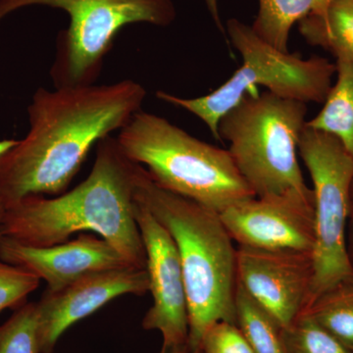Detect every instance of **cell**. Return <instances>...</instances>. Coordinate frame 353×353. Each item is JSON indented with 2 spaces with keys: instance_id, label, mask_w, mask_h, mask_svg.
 I'll return each mask as SVG.
<instances>
[{
  "instance_id": "cell-13",
  "label": "cell",
  "mask_w": 353,
  "mask_h": 353,
  "mask_svg": "<svg viewBox=\"0 0 353 353\" xmlns=\"http://www.w3.org/2000/svg\"><path fill=\"white\" fill-rule=\"evenodd\" d=\"M0 259L34 274L50 290L61 289L94 272L132 267L108 241L94 234H81L74 240L50 246L26 245L4 236Z\"/></svg>"
},
{
  "instance_id": "cell-9",
  "label": "cell",
  "mask_w": 353,
  "mask_h": 353,
  "mask_svg": "<svg viewBox=\"0 0 353 353\" xmlns=\"http://www.w3.org/2000/svg\"><path fill=\"white\" fill-rule=\"evenodd\" d=\"M134 218L145 246V270L153 301L143 318V328L161 334L163 350H188L189 310L182 263L175 241L137 199Z\"/></svg>"
},
{
  "instance_id": "cell-18",
  "label": "cell",
  "mask_w": 353,
  "mask_h": 353,
  "mask_svg": "<svg viewBox=\"0 0 353 353\" xmlns=\"http://www.w3.org/2000/svg\"><path fill=\"white\" fill-rule=\"evenodd\" d=\"M236 323L254 353H285L280 325L239 284Z\"/></svg>"
},
{
  "instance_id": "cell-22",
  "label": "cell",
  "mask_w": 353,
  "mask_h": 353,
  "mask_svg": "<svg viewBox=\"0 0 353 353\" xmlns=\"http://www.w3.org/2000/svg\"><path fill=\"white\" fill-rule=\"evenodd\" d=\"M202 353H254L236 323L216 322L202 336L199 350Z\"/></svg>"
},
{
  "instance_id": "cell-27",
  "label": "cell",
  "mask_w": 353,
  "mask_h": 353,
  "mask_svg": "<svg viewBox=\"0 0 353 353\" xmlns=\"http://www.w3.org/2000/svg\"><path fill=\"white\" fill-rule=\"evenodd\" d=\"M159 353H188L187 350H163L161 348Z\"/></svg>"
},
{
  "instance_id": "cell-26",
  "label": "cell",
  "mask_w": 353,
  "mask_h": 353,
  "mask_svg": "<svg viewBox=\"0 0 353 353\" xmlns=\"http://www.w3.org/2000/svg\"><path fill=\"white\" fill-rule=\"evenodd\" d=\"M6 202H4L3 199L0 196V243H1L2 240H3V234H2V222H3L4 213H6Z\"/></svg>"
},
{
  "instance_id": "cell-2",
  "label": "cell",
  "mask_w": 353,
  "mask_h": 353,
  "mask_svg": "<svg viewBox=\"0 0 353 353\" xmlns=\"http://www.w3.org/2000/svg\"><path fill=\"white\" fill-rule=\"evenodd\" d=\"M138 163L117 139L97 143L92 170L80 185L59 196H28L6 204L2 234L31 246H50L73 234L92 232L108 241L136 268H146L145 246L134 218Z\"/></svg>"
},
{
  "instance_id": "cell-15",
  "label": "cell",
  "mask_w": 353,
  "mask_h": 353,
  "mask_svg": "<svg viewBox=\"0 0 353 353\" xmlns=\"http://www.w3.org/2000/svg\"><path fill=\"white\" fill-rule=\"evenodd\" d=\"M336 82L332 85L322 110L306 126L328 132L353 157V61L336 59Z\"/></svg>"
},
{
  "instance_id": "cell-24",
  "label": "cell",
  "mask_w": 353,
  "mask_h": 353,
  "mask_svg": "<svg viewBox=\"0 0 353 353\" xmlns=\"http://www.w3.org/2000/svg\"><path fill=\"white\" fill-rule=\"evenodd\" d=\"M206 6H208L209 13H210L211 17L218 29L223 34H226V30H225L224 25H223L222 20H221L219 8H218V0H205Z\"/></svg>"
},
{
  "instance_id": "cell-3",
  "label": "cell",
  "mask_w": 353,
  "mask_h": 353,
  "mask_svg": "<svg viewBox=\"0 0 353 353\" xmlns=\"http://www.w3.org/2000/svg\"><path fill=\"white\" fill-rule=\"evenodd\" d=\"M134 197L175 241L182 263L188 310V352H196L209 327L236 323V248L219 213L163 189L138 164Z\"/></svg>"
},
{
  "instance_id": "cell-10",
  "label": "cell",
  "mask_w": 353,
  "mask_h": 353,
  "mask_svg": "<svg viewBox=\"0 0 353 353\" xmlns=\"http://www.w3.org/2000/svg\"><path fill=\"white\" fill-rule=\"evenodd\" d=\"M219 215L238 246L313 253L314 197L296 194L255 196L229 206Z\"/></svg>"
},
{
  "instance_id": "cell-21",
  "label": "cell",
  "mask_w": 353,
  "mask_h": 353,
  "mask_svg": "<svg viewBox=\"0 0 353 353\" xmlns=\"http://www.w3.org/2000/svg\"><path fill=\"white\" fill-rule=\"evenodd\" d=\"M41 280L34 274L0 259V312L18 308L39 287Z\"/></svg>"
},
{
  "instance_id": "cell-11",
  "label": "cell",
  "mask_w": 353,
  "mask_h": 353,
  "mask_svg": "<svg viewBox=\"0 0 353 353\" xmlns=\"http://www.w3.org/2000/svg\"><path fill=\"white\" fill-rule=\"evenodd\" d=\"M238 284L284 329L307 303L313 253L236 248Z\"/></svg>"
},
{
  "instance_id": "cell-5",
  "label": "cell",
  "mask_w": 353,
  "mask_h": 353,
  "mask_svg": "<svg viewBox=\"0 0 353 353\" xmlns=\"http://www.w3.org/2000/svg\"><path fill=\"white\" fill-rule=\"evenodd\" d=\"M307 105L267 92L245 95L223 115L220 141L256 197L296 194L314 197L297 161V143L305 127Z\"/></svg>"
},
{
  "instance_id": "cell-14",
  "label": "cell",
  "mask_w": 353,
  "mask_h": 353,
  "mask_svg": "<svg viewBox=\"0 0 353 353\" xmlns=\"http://www.w3.org/2000/svg\"><path fill=\"white\" fill-rule=\"evenodd\" d=\"M299 32L309 44L338 58L353 61V0H331L319 12L299 22Z\"/></svg>"
},
{
  "instance_id": "cell-20",
  "label": "cell",
  "mask_w": 353,
  "mask_h": 353,
  "mask_svg": "<svg viewBox=\"0 0 353 353\" xmlns=\"http://www.w3.org/2000/svg\"><path fill=\"white\" fill-rule=\"evenodd\" d=\"M0 353H41L36 303L23 304L0 325Z\"/></svg>"
},
{
  "instance_id": "cell-16",
  "label": "cell",
  "mask_w": 353,
  "mask_h": 353,
  "mask_svg": "<svg viewBox=\"0 0 353 353\" xmlns=\"http://www.w3.org/2000/svg\"><path fill=\"white\" fill-rule=\"evenodd\" d=\"M331 0H259L253 31L278 50L289 52L290 31L296 23L323 10Z\"/></svg>"
},
{
  "instance_id": "cell-7",
  "label": "cell",
  "mask_w": 353,
  "mask_h": 353,
  "mask_svg": "<svg viewBox=\"0 0 353 353\" xmlns=\"http://www.w3.org/2000/svg\"><path fill=\"white\" fill-rule=\"evenodd\" d=\"M61 9L69 26L60 31L50 68L54 88L92 85L123 28L137 23L167 27L175 21L172 0H0V22L29 6Z\"/></svg>"
},
{
  "instance_id": "cell-17",
  "label": "cell",
  "mask_w": 353,
  "mask_h": 353,
  "mask_svg": "<svg viewBox=\"0 0 353 353\" xmlns=\"http://www.w3.org/2000/svg\"><path fill=\"white\" fill-rule=\"evenodd\" d=\"M301 313L353 352V276L325 290Z\"/></svg>"
},
{
  "instance_id": "cell-1",
  "label": "cell",
  "mask_w": 353,
  "mask_h": 353,
  "mask_svg": "<svg viewBox=\"0 0 353 353\" xmlns=\"http://www.w3.org/2000/svg\"><path fill=\"white\" fill-rule=\"evenodd\" d=\"M146 94L132 79L38 88L27 109L29 131L0 158V196L6 205L28 196L66 192L90 150L126 126Z\"/></svg>"
},
{
  "instance_id": "cell-8",
  "label": "cell",
  "mask_w": 353,
  "mask_h": 353,
  "mask_svg": "<svg viewBox=\"0 0 353 353\" xmlns=\"http://www.w3.org/2000/svg\"><path fill=\"white\" fill-rule=\"evenodd\" d=\"M297 150L312 180L314 194L313 278L305 309L325 290L353 276L347 243L353 157L338 139L306 124Z\"/></svg>"
},
{
  "instance_id": "cell-12",
  "label": "cell",
  "mask_w": 353,
  "mask_h": 353,
  "mask_svg": "<svg viewBox=\"0 0 353 353\" xmlns=\"http://www.w3.org/2000/svg\"><path fill=\"white\" fill-rule=\"evenodd\" d=\"M150 292L145 269L124 267L94 272L61 289L44 290L37 306V330L41 353H52L62 334L88 316L124 294Z\"/></svg>"
},
{
  "instance_id": "cell-23",
  "label": "cell",
  "mask_w": 353,
  "mask_h": 353,
  "mask_svg": "<svg viewBox=\"0 0 353 353\" xmlns=\"http://www.w3.org/2000/svg\"><path fill=\"white\" fill-rule=\"evenodd\" d=\"M347 243L348 254H350V261H352L353 266V183L352 194H350V218H348Z\"/></svg>"
},
{
  "instance_id": "cell-19",
  "label": "cell",
  "mask_w": 353,
  "mask_h": 353,
  "mask_svg": "<svg viewBox=\"0 0 353 353\" xmlns=\"http://www.w3.org/2000/svg\"><path fill=\"white\" fill-rule=\"evenodd\" d=\"M282 341L285 353H353L303 313L282 329Z\"/></svg>"
},
{
  "instance_id": "cell-6",
  "label": "cell",
  "mask_w": 353,
  "mask_h": 353,
  "mask_svg": "<svg viewBox=\"0 0 353 353\" xmlns=\"http://www.w3.org/2000/svg\"><path fill=\"white\" fill-rule=\"evenodd\" d=\"M226 32L243 58V64L226 83L196 99H183L162 90L155 94L157 99L196 115L205 123L216 141H220L218 124L221 118L256 85L267 88L269 92L283 99L304 103L325 101L333 85L336 64L326 58L303 59L278 50L260 38L252 26L236 18L227 21Z\"/></svg>"
},
{
  "instance_id": "cell-25",
  "label": "cell",
  "mask_w": 353,
  "mask_h": 353,
  "mask_svg": "<svg viewBox=\"0 0 353 353\" xmlns=\"http://www.w3.org/2000/svg\"><path fill=\"white\" fill-rule=\"evenodd\" d=\"M17 141V139H0V158L15 145Z\"/></svg>"
},
{
  "instance_id": "cell-4",
  "label": "cell",
  "mask_w": 353,
  "mask_h": 353,
  "mask_svg": "<svg viewBox=\"0 0 353 353\" xmlns=\"http://www.w3.org/2000/svg\"><path fill=\"white\" fill-rule=\"evenodd\" d=\"M116 139L160 187L216 212L255 197L228 150L194 138L161 116L139 111Z\"/></svg>"
},
{
  "instance_id": "cell-28",
  "label": "cell",
  "mask_w": 353,
  "mask_h": 353,
  "mask_svg": "<svg viewBox=\"0 0 353 353\" xmlns=\"http://www.w3.org/2000/svg\"><path fill=\"white\" fill-rule=\"evenodd\" d=\"M188 353H202V352H199V350H196V352H188Z\"/></svg>"
}]
</instances>
